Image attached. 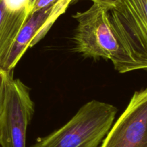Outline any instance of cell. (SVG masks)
Listing matches in <instances>:
<instances>
[{"label": "cell", "instance_id": "obj_6", "mask_svg": "<svg viewBox=\"0 0 147 147\" xmlns=\"http://www.w3.org/2000/svg\"><path fill=\"white\" fill-rule=\"evenodd\" d=\"M73 1L57 0L49 7L30 13L13 44L2 71H12L26 50L45 36L55 22L65 13Z\"/></svg>", "mask_w": 147, "mask_h": 147}, {"label": "cell", "instance_id": "obj_2", "mask_svg": "<svg viewBox=\"0 0 147 147\" xmlns=\"http://www.w3.org/2000/svg\"><path fill=\"white\" fill-rule=\"evenodd\" d=\"M116 112L111 104L90 101L61 128L38 138L31 147H98L113 125Z\"/></svg>", "mask_w": 147, "mask_h": 147}, {"label": "cell", "instance_id": "obj_4", "mask_svg": "<svg viewBox=\"0 0 147 147\" xmlns=\"http://www.w3.org/2000/svg\"><path fill=\"white\" fill-rule=\"evenodd\" d=\"M34 112L30 89L18 79L9 76L0 120L1 147H26L27 127Z\"/></svg>", "mask_w": 147, "mask_h": 147}, {"label": "cell", "instance_id": "obj_3", "mask_svg": "<svg viewBox=\"0 0 147 147\" xmlns=\"http://www.w3.org/2000/svg\"><path fill=\"white\" fill-rule=\"evenodd\" d=\"M109 9L100 4L93 5L74 15L78 24L74 35L76 51L83 56L111 61L118 51V45L111 29Z\"/></svg>", "mask_w": 147, "mask_h": 147}, {"label": "cell", "instance_id": "obj_5", "mask_svg": "<svg viewBox=\"0 0 147 147\" xmlns=\"http://www.w3.org/2000/svg\"><path fill=\"white\" fill-rule=\"evenodd\" d=\"M100 147H147V88L134 94Z\"/></svg>", "mask_w": 147, "mask_h": 147}, {"label": "cell", "instance_id": "obj_11", "mask_svg": "<svg viewBox=\"0 0 147 147\" xmlns=\"http://www.w3.org/2000/svg\"><path fill=\"white\" fill-rule=\"evenodd\" d=\"M78 1H80V0H73V3H76ZM90 1H93V3L100 4V5L103 6V7L110 10L117 4L119 0H90Z\"/></svg>", "mask_w": 147, "mask_h": 147}, {"label": "cell", "instance_id": "obj_10", "mask_svg": "<svg viewBox=\"0 0 147 147\" xmlns=\"http://www.w3.org/2000/svg\"><path fill=\"white\" fill-rule=\"evenodd\" d=\"M57 1V0H30V7H29L30 14L37 10L49 7Z\"/></svg>", "mask_w": 147, "mask_h": 147}, {"label": "cell", "instance_id": "obj_9", "mask_svg": "<svg viewBox=\"0 0 147 147\" xmlns=\"http://www.w3.org/2000/svg\"><path fill=\"white\" fill-rule=\"evenodd\" d=\"M11 74H12V71L5 72L2 70H0V120L2 115L4 102H5L7 82Z\"/></svg>", "mask_w": 147, "mask_h": 147}, {"label": "cell", "instance_id": "obj_8", "mask_svg": "<svg viewBox=\"0 0 147 147\" xmlns=\"http://www.w3.org/2000/svg\"><path fill=\"white\" fill-rule=\"evenodd\" d=\"M6 8L10 12H20L29 10L30 0H1Z\"/></svg>", "mask_w": 147, "mask_h": 147}, {"label": "cell", "instance_id": "obj_7", "mask_svg": "<svg viewBox=\"0 0 147 147\" xmlns=\"http://www.w3.org/2000/svg\"><path fill=\"white\" fill-rule=\"evenodd\" d=\"M28 10L13 12L0 0V70L9 56L13 44L28 17Z\"/></svg>", "mask_w": 147, "mask_h": 147}, {"label": "cell", "instance_id": "obj_1", "mask_svg": "<svg viewBox=\"0 0 147 147\" xmlns=\"http://www.w3.org/2000/svg\"><path fill=\"white\" fill-rule=\"evenodd\" d=\"M108 15L118 45L114 69L121 74L147 69V0H119Z\"/></svg>", "mask_w": 147, "mask_h": 147}]
</instances>
